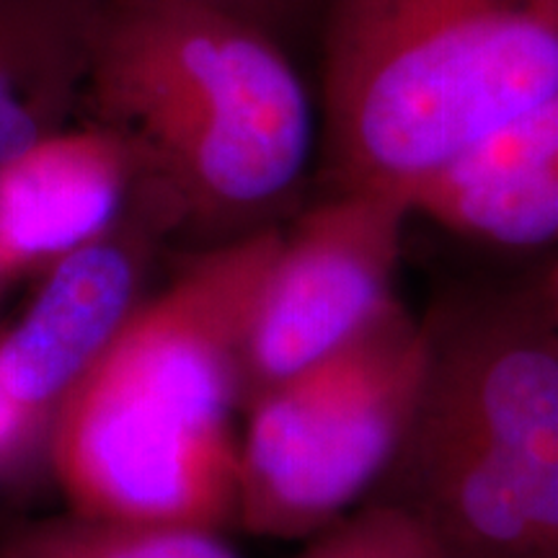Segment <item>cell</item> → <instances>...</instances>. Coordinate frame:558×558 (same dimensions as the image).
<instances>
[{"instance_id":"16","label":"cell","mask_w":558,"mask_h":558,"mask_svg":"<svg viewBox=\"0 0 558 558\" xmlns=\"http://www.w3.org/2000/svg\"><path fill=\"white\" fill-rule=\"evenodd\" d=\"M107 3H128V0H107Z\"/></svg>"},{"instance_id":"17","label":"cell","mask_w":558,"mask_h":558,"mask_svg":"<svg viewBox=\"0 0 558 558\" xmlns=\"http://www.w3.org/2000/svg\"><path fill=\"white\" fill-rule=\"evenodd\" d=\"M0 279H3V275H0Z\"/></svg>"},{"instance_id":"11","label":"cell","mask_w":558,"mask_h":558,"mask_svg":"<svg viewBox=\"0 0 558 558\" xmlns=\"http://www.w3.org/2000/svg\"><path fill=\"white\" fill-rule=\"evenodd\" d=\"M3 558H239L222 533L197 527H153L73 514L32 527Z\"/></svg>"},{"instance_id":"15","label":"cell","mask_w":558,"mask_h":558,"mask_svg":"<svg viewBox=\"0 0 558 558\" xmlns=\"http://www.w3.org/2000/svg\"><path fill=\"white\" fill-rule=\"evenodd\" d=\"M541 279H543V288H546V295L550 300V305H554L556 313H558V259L554 262V267H550Z\"/></svg>"},{"instance_id":"13","label":"cell","mask_w":558,"mask_h":558,"mask_svg":"<svg viewBox=\"0 0 558 558\" xmlns=\"http://www.w3.org/2000/svg\"><path fill=\"white\" fill-rule=\"evenodd\" d=\"M207 3L259 26L284 47H290L288 39L305 21L313 19L320 26L329 0H207Z\"/></svg>"},{"instance_id":"4","label":"cell","mask_w":558,"mask_h":558,"mask_svg":"<svg viewBox=\"0 0 558 558\" xmlns=\"http://www.w3.org/2000/svg\"><path fill=\"white\" fill-rule=\"evenodd\" d=\"M324 192L416 194L558 88V0H329Z\"/></svg>"},{"instance_id":"6","label":"cell","mask_w":558,"mask_h":558,"mask_svg":"<svg viewBox=\"0 0 558 558\" xmlns=\"http://www.w3.org/2000/svg\"><path fill=\"white\" fill-rule=\"evenodd\" d=\"M411 218L414 202L399 194L324 192L282 222L243 344V409L357 339L399 300Z\"/></svg>"},{"instance_id":"14","label":"cell","mask_w":558,"mask_h":558,"mask_svg":"<svg viewBox=\"0 0 558 558\" xmlns=\"http://www.w3.org/2000/svg\"><path fill=\"white\" fill-rule=\"evenodd\" d=\"M34 429H37V424L13 401L3 378H0V465H5L16 456L24 439H29Z\"/></svg>"},{"instance_id":"8","label":"cell","mask_w":558,"mask_h":558,"mask_svg":"<svg viewBox=\"0 0 558 558\" xmlns=\"http://www.w3.org/2000/svg\"><path fill=\"white\" fill-rule=\"evenodd\" d=\"M130 153L83 120L0 163V275L50 267L101 239L135 207Z\"/></svg>"},{"instance_id":"3","label":"cell","mask_w":558,"mask_h":558,"mask_svg":"<svg viewBox=\"0 0 558 558\" xmlns=\"http://www.w3.org/2000/svg\"><path fill=\"white\" fill-rule=\"evenodd\" d=\"M422 329L414 411L373 499L437 558H558V313L543 279L458 284Z\"/></svg>"},{"instance_id":"1","label":"cell","mask_w":558,"mask_h":558,"mask_svg":"<svg viewBox=\"0 0 558 558\" xmlns=\"http://www.w3.org/2000/svg\"><path fill=\"white\" fill-rule=\"evenodd\" d=\"M81 111L130 153L153 233L215 246L303 207L318 117L298 62L207 0L107 3Z\"/></svg>"},{"instance_id":"12","label":"cell","mask_w":558,"mask_h":558,"mask_svg":"<svg viewBox=\"0 0 558 558\" xmlns=\"http://www.w3.org/2000/svg\"><path fill=\"white\" fill-rule=\"evenodd\" d=\"M295 558H437V554L407 512L369 499L308 538Z\"/></svg>"},{"instance_id":"9","label":"cell","mask_w":558,"mask_h":558,"mask_svg":"<svg viewBox=\"0 0 558 558\" xmlns=\"http://www.w3.org/2000/svg\"><path fill=\"white\" fill-rule=\"evenodd\" d=\"M414 213L488 246L558 243V88L432 179Z\"/></svg>"},{"instance_id":"10","label":"cell","mask_w":558,"mask_h":558,"mask_svg":"<svg viewBox=\"0 0 558 558\" xmlns=\"http://www.w3.org/2000/svg\"><path fill=\"white\" fill-rule=\"evenodd\" d=\"M107 0H0V163L81 114Z\"/></svg>"},{"instance_id":"5","label":"cell","mask_w":558,"mask_h":558,"mask_svg":"<svg viewBox=\"0 0 558 558\" xmlns=\"http://www.w3.org/2000/svg\"><path fill=\"white\" fill-rule=\"evenodd\" d=\"M424 369L422 316L396 300L329 357L246 403L239 525L308 541L365 505L386 478Z\"/></svg>"},{"instance_id":"7","label":"cell","mask_w":558,"mask_h":558,"mask_svg":"<svg viewBox=\"0 0 558 558\" xmlns=\"http://www.w3.org/2000/svg\"><path fill=\"white\" fill-rule=\"evenodd\" d=\"M150 233L130 213L107 235L50 264L37 298L0 339V378L34 424L54 414L135 311L140 248Z\"/></svg>"},{"instance_id":"2","label":"cell","mask_w":558,"mask_h":558,"mask_svg":"<svg viewBox=\"0 0 558 558\" xmlns=\"http://www.w3.org/2000/svg\"><path fill=\"white\" fill-rule=\"evenodd\" d=\"M279 226L205 246L52 414V465L73 514L226 533L239 525L243 344Z\"/></svg>"}]
</instances>
